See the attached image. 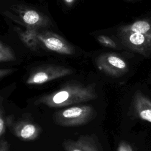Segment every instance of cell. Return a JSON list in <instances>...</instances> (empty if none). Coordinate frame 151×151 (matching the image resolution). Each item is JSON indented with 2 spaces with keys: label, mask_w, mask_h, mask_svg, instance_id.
Masks as SVG:
<instances>
[{
  "label": "cell",
  "mask_w": 151,
  "mask_h": 151,
  "mask_svg": "<svg viewBox=\"0 0 151 151\" xmlns=\"http://www.w3.org/2000/svg\"><path fill=\"white\" fill-rule=\"evenodd\" d=\"M6 117L2 104V100L0 99V137L5 132L6 126Z\"/></svg>",
  "instance_id": "obj_13"
},
{
  "label": "cell",
  "mask_w": 151,
  "mask_h": 151,
  "mask_svg": "<svg viewBox=\"0 0 151 151\" xmlns=\"http://www.w3.org/2000/svg\"><path fill=\"white\" fill-rule=\"evenodd\" d=\"M0 151H9V145L7 140H0Z\"/></svg>",
  "instance_id": "obj_16"
},
{
  "label": "cell",
  "mask_w": 151,
  "mask_h": 151,
  "mask_svg": "<svg viewBox=\"0 0 151 151\" xmlns=\"http://www.w3.org/2000/svg\"><path fill=\"white\" fill-rule=\"evenodd\" d=\"M128 1H131V0H128Z\"/></svg>",
  "instance_id": "obj_19"
},
{
  "label": "cell",
  "mask_w": 151,
  "mask_h": 151,
  "mask_svg": "<svg viewBox=\"0 0 151 151\" xmlns=\"http://www.w3.org/2000/svg\"><path fill=\"white\" fill-rule=\"evenodd\" d=\"M117 151H133L130 144L125 141H122L117 147Z\"/></svg>",
  "instance_id": "obj_15"
},
{
  "label": "cell",
  "mask_w": 151,
  "mask_h": 151,
  "mask_svg": "<svg viewBox=\"0 0 151 151\" xmlns=\"http://www.w3.org/2000/svg\"><path fill=\"white\" fill-rule=\"evenodd\" d=\"M120 29L140 33L151 38V21L148 19H140L121 27Z\"/></svg>",
  "instance_id": "obj_10"
},
{
  "label": "cell",
  "mask_w": 151,
  "mask_h": 151,
  "mask_svg": "<svg viewBox=\"0 0 151 151\" xmlns=\"http://www.w3.org/2000/svg\"><path fill=\"white\" fill-rule=\"evenodd\" d=\"M37 37L38 40L51 51L64 54L73 53L74 49L73 47L59 35L50 32H45L38 34Z\"/></svg>",
  "instance_id": "obj_8"
},
{
  "label": "cell",
  "mask_w": 151,
  "mask_h": 151,
  "mask_svg": "<svg viewBox=\"0 0 151 151\" xmlns=\"http://www.w3.org/2000/svg\"><path fill=\"white\" fill-rule=\"evenodd\" d=\"M96 116L94 109L89 105H76L55 112L54 122L64 127L81 126L88 123Z\"/></svg>",
  "instance_id": "obj_2"
},
{
  "label": "cell",
  "mask_w": 151,
  "mask_h": 151,
  "mask_svg": "<svg viewBox=\"0 0 151 151\" xmlns=\"http://www.w3.org/2000/svg\"><path fill=\"white\" fill-rule=\"evenodd\" d=\"M119 37L122 43L132 51L148 57L151 54V38L143 34L119 29Z\"/></svg>",
  "instance_id": "obj_4"
},
{
  "label": "cell",
  "mask_w": 151,
  "mask_h": 151,
  "mask_svg": "<svg viewBox=\"0 0 151 151\" xmlns=\"http://www.w3.org/2000/svg\"><path fill=\"white\" fill-rule=\"evenodd\" d=\"M97 39L99 43L104 47L110 48H116L117 47V44L115 41L107 36L99 35L97 37Z\"/></svg>",
  "instance_id": "obj_14"
},
{
  "label": "cell",
  "mask_w": 151,
  "mask_h": 151,
  "mask_svg": "<svg viewBox=\"0 0 151 151\" xmlns=\"http://www.w3.org/2000/svg\"><path fill=\"white\" fill-rule=\"evenodd\" d=\"M12 71L11 69H1L0 70V77H3V76L9 74Z\"/></svg>",
  "instance_id": "obj_17"
},
{
  "label": "cell",
  "mask_w": 151,
  "mask_h": 151,
  "mask_svg": "<svg viewBox=\"0 0 151 151\" xmlns=\"http://www.w3.org/2000/svg\"><path fill=\"white\" fill-rule=\"evenodd\" d=\"M75 0H64V1L68 5H70L71 4H73Z\"/></svg>",
  "instance_id": "obj_18"
},
{
  "label": "cell",
  "mask_w": 151,
  "mask_h": 151,
  "mask_svg": "<svg viewBox=\"0 0 151 151\" xmlns=\"http://www.w3.org/2000/svg\"><path fill=\"white\" fill-rule=\"evenodd\" d=\"M71 70L69 68L58 67L49 66L41 68L32 73L26 83L28 84H41L59 77L71 74Z\"/></svg>",
  "instance_id": "obj_6"
},
{
  "label": "cell",
  "mask_w": 151,
  "mask_h": 151,
  "mask_svg": "<svg viewBox=\"0 0 151 151\" xmlns=\"http://www.w3.org/2000/svg\"><path fill=\"white\" fill-rule=\"evenodd\" d=\"M6 126L15 136L25 141L35 140L41 133V127L35 123L28 120L15 121L12 116H7Z\"/></svg>",
  "instance_id": "obj_5"
},
{
  "label": "cell",
  "mask_w": 151,
  "mask_h": 151,
  "mask_svg": "<svg viewBox=\"0 0 151 151\" xmlns=\"http://www.w3.org/2000/svg\"><path fill=\"white\" fill-rule=\"evenodd\" d=\"M133 101L136 116L151 123V100L140 91H137L133 96Z\"/></svg>",
  "instance_id": "obj_9"
},
{
  "label": "cell",
  "mask_w": 151,
  "mask_h": 151,
  "mask_svg": "<svg viewBox=\"0 0 151 151\" xmlns=\"http://www.w3.org/2000/svg\"><path fill=\"white\" fill-rule=\"evenodd\" d=\"M22 19L28 25H35L40 21V15L35 11L28 10L24 13Z\"/></svg>",
  "instance_id": "obj_11"
},
{
  "label": "cell",
  "mask_w": 151,
  "mask_h": 151,
  "mask_svg": "<svg viewBox=\"0 0 151 151\" xmlns=\"http://www.w3.org/2000/svg\"><path fill=\"white\" fill-rule=\"evenodd\" d=\"M63 147L65 151H101L93 135L80 136L76 140L66 139L63 142Z\"/></svg>",
  "instance_id": "obj_7"
},
{
  "label": "cell",
  "mask_w": 151,
  "mask_h": 151,
  "mask_svg": "<svg viewBox=\"0 0 151 151\" xmlns=\"http://www.w3.org/2000/svg\"><path fill=\"white\" fill-rule=\"evenodd\" d=\"M15 57L12 51L6 45L0 42V62L14 60Z\"/></svg>",
  "instance_id": "obj_12"
},
{
  "label": "cell",
  "mask_w": 151,
  "mask_h": 151,
  "mask_svg": "<svg viewBox=\"0 0 151 151\" xmlns=\"http://www.w3.org/2000/svg\"><path fill=\"white\" fill-rule=\"evenodd\" d=\"M98 68L102 72L112 77H119L128 71L127 62L115 53H104L96 60Z\"/></svg>",
  "instance_id": "obj_3"
},
{
  "label": "cell",
  "mask_w": 151,
  "mask_h": 151,
  "mask_svg": "<svg viewBox=\"0 0 151 151\" xmlns=\"http://www.w3.org/2000/svg\"><path fill=\"white\" fill-rule=\"evenodd\" d=\"M97 96L93 86H86L80 83H71L41 97L36 103L50 107H62L88 101L96 99Z\"/></svg>",
  "instance_id": "obj_1"
}]
</instances>
